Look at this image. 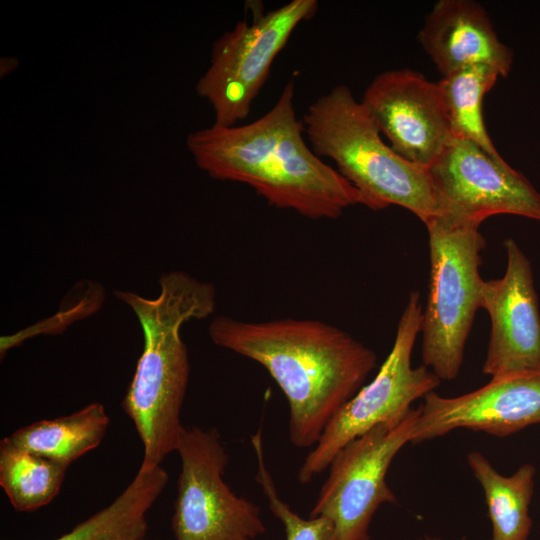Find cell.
Instances as JSON below:
<instances>
[{"mask_svg": "<svg viewBox=\"0 0 540 540\" xmlns=\"http://www.w3.org/2000/svg\"><path fill=\"white\" fill-rule=\"evenodd\" d=\"M251 443L257 458L255 480L262 488L271 512L282 523L286 540H337L334 526L328 518H302L279 497L265 464L261 430L251 436Z\"/></svg>", "mask_w": 540, "mask_h": 540, "instance_id": "ffe728a7", "label": "cell"}, {"mask_svg": "<svg viewBox=\"0 0 540 540\" xmlns=\"http://www.w3.org/2000/svg\"><path fill=\"white\" fill-rule=\"evenodd\" d=\"M119 540H148V539L146 538V536H135V537H128V538H123Z\"/></svg>", "mask_w": 540, "mask_h": 540, "instance_id": "603a6c76", "label": "cell"}, {"mask_svg": "<svg viewBox=\"0 0 540 540\" xmlns=\"http://www.w3.org/2000/svg\"><path fill=\"white\" fill-rule=\"evenodd\" d=\"M186 146L211 178L246 184L270 206L315 220L337 219L349 207L365 206L361 192L309 146L295 109L293 79L261 117L196 130Z\"/></svg>", "mask_w": 540, "mask_h": 540, "instance_id": "6da1fadb", "label": "cell"}, {"mask_svg": "<svg viewBox=\"0 0 540 540\" xmlns=\"http://www.w3.org/2000/svg\"><path fill=\"white\" fill-rule=\"evenodd\" d=\"M419 407L395 422L376 425L341 448L331 460L310 517L328 518L337 540H370L369 527L378 508L396 503L386 482L396 454L410 443Z\"/></svg>", "mask_w": 540, "mask_h": 540, "instance_id": "9c48e42d", "label": "cell"}, {"mask_svg": "<svg viewBox=\"0 0 540 540\" xmlns=\"http://www.w3.org/2000/svg\"><path fill=\"white\" fill-rule=\"evenodd\" d=\"M467 462L484 491L492 540H529L535 466L525 463L512 475L504 476L481 452L468 453Z\"/></svg>", "mask_w": 540, "mask_h": 540, "instance_id": "9a60e30c", "label": "cell"}, {"mask_svg": "<svg viewBox=\"0 0 540 540\" xmlns=\"http://www.w3.org/2000/svg\"><path fill=\"white\" fill-rule=\"evenodd\" d=\"M158 283L160 293L154 299L127 290L114 291L135 313L144 337L122 400L143 445V469L161 466L176 452L185 428L181 411L190 377L188 350L180 329L191 319L207 318L216 305L214 285L184 271L164 273Z\"/></svg>", "mask_w": 540, "mask_h": 540, "instance_id": "3957f363", "label": "cell"}, {"mask_svg": "<svg viewBox=\"0 0 540 540\" xmlns=\"http://www.w3.org/2000/svg\"><path fill=\"white\" fill-rule=\"evenodd\" d=\"M423 399L412 444L460 428L504 438L540 424V371L491 379L457 397H443L433 391Z\"/></svg>", "mask_w": 540, "mask_h": 540, "instance_id": "4fadbf2b", "label": "cell"}, {"mask_svg": "<svg viewBox=\"0 0 540 540\" xmlns=\"http://www.w3.org/2000/svg\"><path fill=\"white\" fill-rule=\"evenodd\" d=\"M361 103L391 148L426 169L453 138L438 83L418 71H384L366 88Z\"/></svg>", "mask_w": 540, "mask_h": 540, "instance_id": "8fae6325", "label": "cell"}, {"mask_svg": "<svg viewBox=\"0 0 540 540\" xmlns=\"http://www.w3.org/2000/svg\"><path fill=\"white\" fill-rule=\"evenodd\" d=\"M212 342L263 366L289 405V438L313 448L337 412L361 389L377 355L350 333L315 319L264 322L215 317Z\"/></svg>", "mask_w": 540, "mask_h": 540, "instance_id": "7a4b0ae2", "label": "cell"}, {"mask_svg": "<svg viewBox=\"0 0 540 540\" xmlns=\"http://www.w3.org/2000/svg\"><path fill=\"white\" fill-rule=\"evenodd\" d=\"M423 309L418 291L409 294L400 316L390 353L373 380L337 412L298 472L307 484L328 469L335 454L353 439L378 424L404 419L414 401L440 386L441 380L427 366H412L411 356L421 330Z\"/></svg>", "mask_w": 540, "mask_h": 540, "instance_id": "8992f818", "label": "cell"}, {"mask_svg": "<svg viewBox=\"0 0 540 540\" xmlns=\"http://www.w3.org/2000/svg\"><path fill=\"white\" fill-rule=\"evenodd\" d=\"M418 41L442 77L474 65L507 77L513 51L502 43L484 7L473 0H440L426 15Z\"/></svg>", "mask_w": 540, "mask_h": 540, "instance_id": "5bb4252c", "label": "cell"}, {"mask_svg": "<svg viewBox=\"0 0 540 540\" xmlns=\"http://www.w3.org/2000/svg\"><path fill=\"white\" fill-rule=\"evenodd\" d=\"M318 7L316 0H291L257 14L252 23L239 21L215 40L210 64L196 83V93L214 111L215 125L230 127L247 118L275 58Z\"/></svg>", "mask_w": 540, "mask_h": 540, "instance_id": "52a82bcc", "label": "cell"}, {"mask_svg": "<svg viewBox=\"0 0 540 540\" xmlns=\"http://www.w3.org/2000/svg\"><path fill=\"white\" fill-rule=\"evenodd\" d=\"M428 231L430 279L422 313V364L439 379H455L476 311L481 308V253L486 240L480 225L448 215L425 223Z\"/></svg>", "mask_w": 540, "mask_h": 540, "instance_id": "5b68a950", "label": "cell"}, {"mask_svg": "<svg viewBox=\"0 0 540 540\" xmlns=\"http://www.w3.org/2000/svg\"><path fill=\"white\" fill-rule=\"evenodd\" d=\"M503 245L505 274L482 286L481 308L491 321L482 372L491 379L540 371V311L531 263L512 238Z\"/></svg>", "mask_w": 540, "mask_h": 540, "instance_id": "7c38bea8", "label": "cell"}, {"mask_svg": "<svg viewBox=\"0 0 540 540\" xmlns=\"http://www.w3.org/2000/svg\"><path fill=\"white\" fill-rule=\"evenodd\" d=\"M162 466L139 467L129 485L108 506L54 540H119L146 536L147 514L168 482Z\"/></svg>", "mask_w": 540, "mask_h": 540, "instance_id": "e0dca14e", "label": "cell"}, {"mask_svg": "<svg viewBox=\"0 0 540 540\" xmlns=\"http://www.w3.org/2000/svg\"><path fill=\"white\" fill-rule=\"evenodd\" d=\"M68 466L0 442V486L19 512H32L49 504L59 493Z\"/></svg>", "mask_w": 540, "mask_h": 540, "instance_id": "d6986e66", "label": "cell"}, {"mask_svg": "<svg viewBox=\"0 0 540 540\" xmlns=\"http://www.w3.org/2000/svg\"><path fill=\"white\" fill-rule=\"evenodd\" d=\"M177 496L171 518L175 540H256L266 531L258 506L224 480L229 455L215 428H184Z\"/></svg>", "mask_w": 540, "mask_h": 540, "instance_id": "ba28073f", "label": "cell"}, {"mask_svg": "<svg viewBox=\"0 0 540 540\" xmlns=\"http://www.w3.org/2000/svg\"><path fill=\"white\" fill-rule=\"evenodd\" d=\"M499 72L488 65L463 68L437 82L453 137L476 144L496 161H504L487 132L482 103L495 85Z\"/></svg>", "mask_w": 540, "mask_h": 540, "instance_id": "ac0fdd59", "label": "cell"}, {"mask_svg": "<svg viewBox=\"0 0 540 540\" xmlns=\"http://www.w3.org/2000/svg\"><path fill=\"white\" fill-rule=\"evenodd\" d=\"M110 418L101 403L50 420H40L11 433L7 440L16 447L69 467L103 440Z\"/></svg>", "mask_w": 540, "mask_h": 540, "instance_id": "2e32d148", "label": "cell"}, {"mask_svg": "<svg viewBox=\"0 0 540 540\" xmlns=\"http://www.w3.org/2000/svg\"><path fill=\"white\" fill-rule=\"evenodd\" d=\"M17 65H18L17 59H12V58L1 59V64H0L1 73H0V75L5 76V75L11 73L17 67Z\"/></svg>", "mask_w": 540, "mask_h": 540, "instance_id": "7402d4cb", "label": "cell"}, {"mask_svg": "<svg viewBox=\"0 0 540 540\" xmlns=\"http://www.w3.org/2000/svg\"><path fill=\"white\" fill-rule=\"evenodd\" d=\"M104 296L105 294L102 286L94 281H91L86 294L80 301H78L77 305L68 308L67 304V311H58V313L51 319H47L50 320L49 323L40 321L37 324H34L29 328H25L13 335L2 336L0 339L1 359H3L10 349L21 345L26 339L33 336L40 334H61L66 326L72 321L86 318L87 316H90L98 311L104 301Z\"/></svg>", "mask_w": 540, "mask_h": 540, "instance_id": "44dd1931", "label": "cell"}, {"mask_svg": "<svg viewBox=\"0 0 540 540\" xmlns=\"http://www.w3.org/2000/svg\"><path fill=\"white\" fill-rule=\"evenodd\" d=\"M427 170L441 215L478 225L499 214L540 222V193L531 182L505 160L496 161L469 140L453 137Z\"/></svg>", "mask_w": 540, "mask_h": 540, "instance_id": "30bf717a", "label": "cell"}, {"mask_svg": "<svg viewBox=\"0 0 540 540\" xmlns=\"http://www.w3.org/2000/svg\"><path fill=\"white\" fill-rule=\"evenodd\" d=\"M301 121L313 152L335 163L361 192L366 207L377 211L400 206L424 224L441 215L428 170L383 141L374 120L347 86L336 85L315 99Z\"/></svg>", "mask_w": 540, "mask_h": 540, "instance_id": "277c9868", "label": "cell"}, {"mask_svg": "<svg viewBox=\"0 0 540 540\" xmlns=\"http://www.w3.org/2000/svg\"><path fill=\"white\" fill-rule=\"evenodd\" d=\"M422 540H441V539L437 537H424Z\"/></svg>", "mask_w": 540, "mask_h": 540, "instance_id": "cb8c5ba5", "label": "cell"}]
</instances>
